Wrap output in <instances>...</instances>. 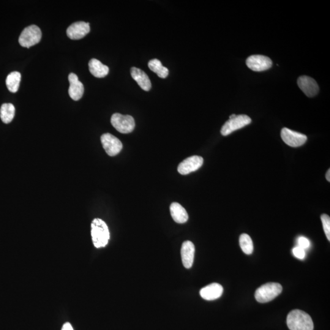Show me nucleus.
<instances>
[{"label":"nucleus","mask_w":330,"mask_h":330,"mask_svg":"<svg viewBox=\"0 0 330 330\" xmlns=\"http://www.w3.org/2000/svg\"><path fill=\"white\" fill-rule=\"evenodd\" d=\"M326 179H327V181H328L329 182H330V169L328 170V171L327 172Z\"/></svg>","instance_id":"bb28decb"},{"label":"nucleus","mask_w":330,"mask_h":330,"mask_svg":"<svg viewBox=\"0 0 330 330\" xmlns=\"http://www.w3.org/2000/svg\"><path fill=\"white\" fill-rule=\"evenodd\" d=\"M298 245L299 247L305 250L309 248L310 246V242L309 239L305 237H300L298 239Z\"/></svg>","instance_id":"393cba45"},{"label":"nucleus","mask_w":330,"mask_h":330,"mask_svg":"<svg viewBox=\"0 0 330 330\" xmlns=\"http://www.w3.org/2000/svg\"><path fill=\"white\" fill-rule=\"evenodd\" d=\"M61 330H73V329L71 324L67 323L64 324Z\"/></svg>","instance_id":"a878e982"},{"label":"nucleus","mask_w":330,"mask_h":330,"mask_svg":"<svg viewBox=\"0 0 330 330\" xmlns=\"http://www.w3.org/2000/svg\"><path fill=\"white\" fill-rule=\"evenodd\" d=\"M293 252L294 256L297 258L299 259V260H304L305 257V250L301 247H297L294 248Z\"/></svg>","instance_id":"b1692460"},{"label":"nucleus","mask_w":330,"mask_h":330,"mask_svg":"<svg viewBox=\"0 0 330 330\" xmlns=\"http://www.w3.org/2000/svg\"><path fill=\"white\" fill-rule=\"evenodd\" d=\"M101 143L105 152L110 156L118 155L122 149L121 141L110 133H105L101 136Z\"/></svg>","instance_id":"0eeeda50"},{"label":"nucleus","mask_w":330,"mask_h":330,"mask_svg":"<svg viewBox=\"0 0 330 330\" xmlns=\"http://www.w3.org/2000/svg\"><path fill=\"white\" fill-rule=\"evenodd\" d=\"M288 327L291 330H313L314 324L311 316L303 311L295 310L289 314Z\"/></svg>","instance_id":"f257e3e1"},{"label":"nucleus","mask_w":330,"mask_h":330,"mask_svg":"<svg viewBox=\"0 0 330 330\" xmlns=\"http://www.w3.org/2000/svg\"><path fill=\"white\" fill-rule=\"evenodd\" d=\"M111 123L119 132L127 134L133 132L135 127L134 118L130 115L114 113L111 116Z\"/></svg>","instance_id":"39448f33"},{"label":"nucleus","mask_w":330,"mask_h":330,"mask_svg":"<svg viewBox=\"0 0 330 330\" xmlns=\"http://www.w3.org/2000/svg\"><path fill=\"white\" fill-rule=\"evenodd\" d=\"M70 86L69 94L71 99L77 101L83 97L84 94V86L81 81H79L78 76L75 73H71L69 75Z\"/></svg>","instance_id":"ddd939ff"},{"label":"nucleus","mask_w":330,"mask_h":330,"mask_svg":"<svg viewBox=\"0 0 330 330\" xmlns=\"http://www.w3.org/2000/svg\"><path fill=\"white\" fill-rule=\"evenodd\" d=\"M281 136L286 144L294 148L304 145L308 139L306 135L289 129L288 128H283L281 132Z\"/></svg>","instance_id":"6e6552de"},{"label":"nucleus","mask_w":330,"mask_h":330,"mask_svg":"<svg viewBox=\"0 0 330 330\" xmlns=\"http://www.w3.org/2000/svg\"><path fill=\"white\" fill-rule=\"evenodd\" d=\"M21 80V74L18 72H13L7 75L6 86L10 92L15 93L17 92Z\"/></svg>","instance_id":"412c9836"},{"label":"nucleus","mask_w":330,"mask_h":330,"mask_svg":"<svg viewBox=\"0 0 330 330\" xmlns=\"http://www.w3.org/2000/svg\"><path fill=\"white\" fill-rule=\"evenodd\" d=\"M239 244L243 252L246 255H251L253 252L254 246L252 238L247 234H242L239 238Z\"/></svg>","instance_id":"4be33fe9"},{"label":"nucleus","mask_w":330,"mask_h":330,"mask_svg":"<svg viewBox=\"0 0 330 330\" xmlns=\"http://www.w3.org/2000/svg\"><path fill=\"white\" fill-rule=\"evenodd\" d=\"M89 69L91 74L97 78L105 77L109 73L108 67L97 59L90 60Z\"/></svg>","instance_id":"a211bd4d"},{"label":"nucleus","mask_w":330,"mask_h":330,"mask_svg":"<svg viewBox=\"0 0 330 330\" xmlns=\"http://www.w3.org/2000/svg\"><path fill=\"white\" fill-rule=\"evenodd\" d=\"M236 116H237V115H236V114H232V115H231V116H230V119H233V118H235V117H236Z\"/></svg>","instance_id":"cd10ccee"},{"label":"nucleus","mask_w":330,"mask_h":330,"mask_svg":"<svg viewBox=\"0 0 330 330\" xmlns=\"http://www.w3.org/2000/svg\"><path fill=\"white\" fill-rule=\"evenodd\" d=\"M246 64L248 68L255 72L268 70L272 66V61L269 57L256 54L248 57Z\"/></svg>","instance_id":"1a4fd4ad"},{"label":"nucleus","mask_w":330,"mask_h":330,"mask_svg":"<svg viewBox=\"0 0 330 330\" xmlns=\"http://www.w3.org/2000/svg\"><path fill=\"white\" fill-rule=\"evenodd\" d=\"M90 26L89 23L84 21H77L71 24L67 29V36L72 40L82 39L89 33Z\"/></svg>","instance_id":"9b49d317"},{"label":"nucleus","mask_w":330,"mask_h":330,"mask_svg":"<svg viewBox=\"0 0 330 330\" xmlns=\"http://www.w3.org/2000/svg\"><path fill=\"white\" fill-rule=\"evenodd\" d=\"M321 220L327 238L330 241V218L328 215L323 214L321 215Z\"/></svg>","instance_id":"5701e85b"},{"label":"nucleus","mask_w":330,"mask_h":330,"mask_svg":"<svg viewBox=\"0 0 330 330\" xmlns=\"http://www.w3.org/2000/svg\"><path fill=\"white\" fill-rule=\"evenodd\" d=\"M204 162L203 158L198 155L185 159L178 166L177 171L182 175H187L200 169Z\"/></svg>","instance_id":"9d476101"},{"label":"nucleus","mask_w":330,"mask_h":330,"mask_svg":"<svg viewBox=\"0 0 330 330\" xmlns=\"http://www.w3.org/2000/svg\"><path fill=\"white\" fill-rule=\"evenodd\" d=\"M91 236L94 247H105L110 239V232L104 221L95 218L91 223Z\"/></svg>","instance_id":"f03ea898"},{"label":"nucleus","mask_w":330,"mask_h":330,"mask_svg":"<svg viewBox=\"0 0 330 330\" xmlns=\"http://www.w3.org/2000/svg\"><path fill=\"white\" fill-rule=\"evenodd\" d=\"M223 288L218 283H212L200 291V296L206 301H211L219 299L222 296Z\"/></svg>","instance_id":"2eb2a0df"},{"label":"nucleus","mask_w":330,"mask_h":330,"mask_svg":"<svg viewBox=\"0 0 330 330\" xmlns=\"http://www.w3.org/2000/svg\"><path fill=\"white\" fill-rule=\"evenodd\" d=\"M15 109L11 103H4L0 109V117L5 124H9L14 118Z\"/></svg>","instance_id":"6ab92c4d"},{"label":"nucleus","mask_w":330,"mask_h":330,"mask_svg":"<svg viewBox=\"0 0 330 330\" xmlns=\"http://www.w3.org/2000/svg\"><path fill=\"white\" fill-rule=\"evenodd\" d=\"M130 73L132 77L144 91H149L151 89V80L144 71L138 68L133 67L131 69Z\"/></svg>","instance_id":"dca6fc26"},{"label":"nucleus","mask_w":330,"mask_h":330,"mask_svg":"<svg viewBox=\"0 0 330 330\" xmlns=\"http://www.w3.org/2000/svg\"><path fill=\"white\" fill-rule=\"evenodd\" d=\"M41 38V30L37 26L32 24L23 30L18 42L23 47L29 48L39 43Z\"/></svg>","instance_id":"20e7f679"},{"label":"nucleus","mask_w":330,"mask_h":330,"mask_svg":"<svg viewBox=\"0 0 330 330\" xmlns=\"http://www.w3.org/2000/svg\"><path fill=\"white\" fill-rule=\"evenodd\" d=\"M195 247L190 241L183 243L181 248V257L183 265L186 269H190L194 262Z\"/></svg>","instance_id":"4468645a"},{"label":"nucleus","mask_w":330,"mask_h":330,"mask_svg":"<svg viewBox=\"0 0 330 330\" xmlns=\"http://www.w3.org/2000/svg\"><path fill=\"white\" fill-rule=\"evenodd\" d=\"M148 66L152 72L157 73V75L161 78H165L168 77L169 70L162 64L160 60L153 59L149 61Z\"/></svg>","instance_id":"aec40b11"},{"label":"nucleus","mask_w":330,"mask_h":330,"mask_svg":"<svg viewBox=\"0 0 330 330\" xmlns=\"http://www.w3.org/2000/svg\"><path fill=\"white\" fill-rule=\"evenodd\" d=\"M170 212L172 218L174 222L182 224L186 223L189 220L186 210L181 204L177 203H173L170 206Z\"/></svg>","instance_id":"f3484780"},{"label":"nucleus","mask_w":330,"mask_h":330,"mask_svg":"<svg viewBox=\"0 0 330 330\" xmlns=\"http://www.w3.org/2000/svg\"><path fill=\"white\" fill-rule=\"evenodd\" d=\"M252 122V119L245 114L236 116L235 118L228 120L223 125L221 133L223 136H228L234 131L241 129Z\"/></svg>","instance_id":"423d86ee"},{"label":"nucleus","mask_w":330,"mask_h":330,"mask_svg":"<svg viewBox=\"0 0 330 330\" xmlns=\"http://www.w3.org/2000/svg\"><path fill=\"white\" fill-rule=\"evenodd\" d=\"M297 83L299 88L308 97H313L319 92V86L313 78L304 75L299 77Z\"/></svg>","instance_id":"f8f14e48"},{"label":"nucleus","mask_w":330,"mask_h":330,"mask_svg":"<svg viewBox=\"0 0 330 330\" xmlns=\"http://www.w3.org/2000/svg\"><path fill=\"white\" fill-rule=\"evenodd\" d=\"M282 291V286L279 283H266L256 290L255 298L256 301L262 304L269 302L279 296Z\"/></svg>","instance_id":"7ed1b4c3"}]
</instances>
